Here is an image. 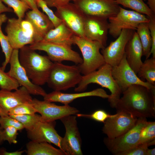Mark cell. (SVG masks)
<instances>
[{"label": "cell", "instance_id": "6da1fadb", "mask_svg": "<svg viewBox=\"0 0 155 155\" xmlns=\"http://www.w3.org/2000/svg\"><path fill=\"white\" fill-rule=\"evenodd\" d=\"M115 108L139 118H154L155 91L144 86H131L122 92Z\"/></svg>", "mask_w": 155, "mask_h": 155}, {"label": "cell", "instance_id": "7a4b0ae2", "mask_svg": "<svg viewBox=\"0 0 155 155\" xmlns=\"http://www.w3.org/2000/svg\"><path fill=\"white\" fill-rule=\"evenodd\" d=\"M20 50L19 62L31 82L39 86L46 83L54 63L48 56L39 54L29 46Z\"/></svg>", "mask_w": 155, "mask_h": 155}, {"label": "cell", "instance_id": "3957f363", "mask_svg": "<svg viewBox=\"0 0 155 155\" xmlns=\"http://www.w3.org/2000/svg\"><path fill=\"white\" fill-rule=\"evenodd\" d=\"M112 67L105 63L97 70L82 75L81 81L75 88V91L84 92L89 84H98L109 90L111 94L108 100L111 106L115 108L122 92L112 76Z\"/></svg>", "mask_w": 155, "mask_h": 155}, {"label": "cell", "instance_id": "277c9868", "mask_svg": "<svg viewBox=\"0 0 155 155\" xmlns=\"http://www.w3.org/2000/svg\"><path fill=\"white\" fill-rule=\"evenodd\" d=\"M74 44L80 50L83 57V62L78 65L84 75L94 71L105 63L103 57L100 50L105 47L100 43L85 38L74 35Z\"/></svg>", "mask_w": 155, "mask_h": 155}, {"label": "cell", "instance_id": "5b68a950", "mask_svg": "<svg viewBox=\"0 0 155 155\" xmlns=\"http://www.w3.org/2000/svg\"><path fill=\"white\" fill-rule=\"evenodd\" d=\"M78 65H68L54 62L46 83L54 91H61L75 87L82 75Z\"/></svg>", "mask_w": 155, "mask_h": 155}, {"label": "cell", "instance_id": "8992f818", "mask_svg": "<svg viewBox=\"0 0 155 155\" xmlns=\"http://www.w3.org/2000/svg\"><path fill=\"white\" fill-rule=\"evenodd\" d=\"M5 30L13 49L19 50L28 44L39 42L32 25L25 19H8Z\"/></svg>", "mask_w": 155, "mask_h": 155}, {"label": "cell", "instance_id": "52a82bcc", "mask_svg": "<svg viewBox=\"0 0 155 155\" xmlns=\"http://www.w3.org/2000/svg\"><path fill=\"white\" fill-rule=\"evenodd\" d=\"M148 122L146 118H139L135 125L127 132L115 138L107 137L104 143L109 151L115 155L128 150L140 144L141 131Z\"/></svg>", "mask_w": 155, "mask_h": 155}, {"label": "cell", "instance_id": "ba28073f", "mask_svg": "<svg viewBox=\"0 0 155 155\" xmlns=\"http://www.w3.org/2000/svg\"><path fill=\"white\" fill-rule=\"evenodd\" d=\"M108 19V33L115 38L118 37L123 29L135 31L140 24L148 22L150 20L149 18L145 15L133 10L126 9L121 6L118 12Z\"/></svg>", "mask_w": 155, "mask_h": 155}, {"label": "cell", "instance_id": "9c48e42d", "mask_svg": "<svg viewBox=\"0 0 155 155\" xmlns=\"http://www.w3.org/2000/svg\"><path fill=\"white\" fill-rule=\"evenodd\" d=\"M29 46L35 51L46 52L49 59L54 62L61 63L66 61L79 64L83 62L80 54L68 45L41 40Z\"/></svg>", "mask_w": 155, "mask_h": 155}, {"label": "cell", "instance_id": "30bf717a", "mask_svg": "<svg viewBox=\"0 0 155 155\" xmlns=\"http://www.w3.org/2000/svg\"><path fill=\"white\" fill-rule=\"evenodd\" d=\"M65 127V132L62 137L61 149L66 155H82V140L74 115L65 116L60 119Z\"/></svg>", "mask_w": 155, "mask_h": 155}, {"label": "cell", "instance_id": "8fae6325", "mask_svg": "<svg viewBox=\"0 0 155 155\" xmlns=\"http://www.w3.org/2000/svg\"><path fill=\"white\" fill-rule=\"evenodd\" d=\"M55 14L76 36L85 38L84 26L86 15L74 3L69 2L56 8Z\"/></svg>", "mask_w": 155, "mask_h": 155}, {"label": "cell", "instance_id": "7c38bea8", "mask_svg": "<svg viewBox=\"0 0 155 155\" xmlns=\"http://www.w3.org/2000/svg\"><path fill=\"white\" fill-rule=\"evenodd\" d=\"M112 76L122 92L133 85H140L153 90L155 86L140 79L128 64L125 53L119 64L112 67Z\"/></svg>", "mask_w": 155, "mask_h": 155}, {"label": "cell", "instance_id": "4fadbf2b", "mask_svg": "<svg viewBox=\"0 0 155 155\" xmlns=\"http://www.w3.org/2000/svg\"><path fill=\"white\" fill-rule=\"evenodd\" d=\"M73 2L86 15L108 19L118 12L120 6L115 0H75Z\"/></svg>", "mask_w": 155, "mask_h": 155}, {"label": "cell", "instance_id": "5bb4252c", "mask_svg": "<svg viewBox=\"0 0 155 155\" xmlns=\"http://www.w3.org/2000/svg\"><path fill=\"white\" fill-rule=\"evenodd\" d=\"M138 118L126 112L117 111V113L104 123L102 131L108 138L112 139L124 134L135 124Z\"/></svg>", "mask_w": 155, "mask_h": 155}, {"label": "cell", "instance_id": "9a60e30c", "mask_svg": "<svg viewBox=\"0 0 155 155\" xmlns=\"http://www.w3.org/2000/svg\"><path fill=\"white\" fill-rule=\"evenodd\" d=\"M32 104L37 113L40 115L42 120L44 121H55L66 116L76 115L79 112L77 108L69 105L59 106L53 102L35 98L33 99Z\"/></svg>", "mask_w": 155, "mask_h": 155}, {"label": "cell", "instance_id": "2e32d148", "mask_svg": "<svg viewBox=\"0 0 155 155\" xmlns=\"http://www.w3.org/2000/svg\"><path fill=\"white\" fill-rule=\"evenodd\" d=\"M19 50L13 49L9 63L10 68L7 72L15 79L19 85L25 87L30 94L40 95L43 97L47 94L40 86L35 85L30 80L19 59Z\"/></svg>", "mask_w": 155, "mask_h": 155}, {"label": "cell", "instance_id": "e0dca14e", "mask_svg": "<svg viewBox=\"0 0 155 155\" xmlns=\"http://www.w3.org/2000/svg\"><path fill=\"white\" fill-rule=\"evenodd\" d=\"M135 31L129 29H123L115 40L102 49L101 54L106 63L112 67L119 64L125 53L126 44Z\"/></svg>", "mask_w": 155, "mask_h": 155}, {"label": "cell", "instance_id": "ac0fdd59", "mask_svg": "<svg viewBox=\"0 0 155 155\" xmlns=\"http://www.w3.org/2000/svg\"><path fill=\"white\" fill-rule=\"evenodd\" d=\"M107 20L102 17L86 15L84 26L85 38L98 42L105 47L109 28Z\"/></svg>", "mask_w": 155, "mask_h": 155}, {"label": "cell", "instance_id": "d6986e66", "mask_svg": "<svg viewBox=\"0 0 155 155\" xmlns=\"http://www.w3.org/2000/svg\"><path fill=\"white\" fill-rule=\"evenodd\" d=\"M55 121H40L32 130L27 131L28 137L33 141L53 144L61 149L62 137L55 129Z\"/></svg>", "mask_w": 155, "mask_h": 155}, {"label": "cell", "instance_id": "ffe728a7", "mask_svg": "<svg viewBox=\"0 0 155 155\" xmlns=\"http://www.w3.org/2000/svg\"><path fill=\"white\" fill-rule=\"evenodd\" d=\"M32 100L28 90L22 86L14 92L0 90V106L7 113L11 109L18 105L32 103Z\"/></svg>", "mask_w": 155, "mask_h": 155}, {"label": "cell", "instance_id": "44dd1931", "mask_svg": "<svg viewBox=\"0 0 155 155\" xmlns=\"http://www.w3.org/2000/svg\"><path fill=\"white\" fill-rule=\"evenodd\" d=\"M95 96L104 98H108L110 95L107 94L103 89H96L87 92H81L75 93H67L61 91H53L46 94L43 97L44 100L51 102H59L64 105H69L75 99L80 98Z\"/></svg>", "mask_w": 155, "mask_h": 155}, {"label": "cell", "instance_id": "7402d4cb", "mask_svg": "<svg viewBox=\"0 0 155 155\" xmlns=\"http://www.w3.org/2000/svg\"><path fill=\"white\" fill-rule=\"evenodd\" d=\"M25 16L32 25L39 41L42 40L47 33L54 28L48 17L39 9L27 11Z\"/></svg>", "mask_w": 155, "mask_h": 155}, {"label": "cell", "instance_id": "603a6c76", "mask_svg": "<svg viewBox=\"0 0 155 155\" xmlns=\"http://www.w3.org/2000/svg\"><path fill=\"white\" fill-rule=\"evenodd\" d=\"M125 51L128 64L137 74L143 63L141 60L143 49L139 36L135 31L127 43Z\"/></svg>", "mask_w": 155, "mask_h": 155}, {"label": "cell", "instance_id": "cb8c5ba5", "mask_svg": "<svg viewBox=\"0 0 155 155\" xmlns=\"http://www.w3.org/2000/svg\"><path fill=\"white\" fill-rule=\"evenodd\" d=\"M74 35L72 31L63 21L57 26L50 30L42 40L71 46L74 44L73 37Z\"/></svg>", "mask_w": 155, "mask_h": 155}, {"label": "cell", "instance_id": "d4e9b609", "mask_svg": "<svg viewBox=\"0 0 155 155\" xmlns=\"http://www.w3.org/2000/svg\"><path fill=\"white\" fill-rule=\"evenodd\" d=\"M28 155H66L61 149H57L47 142L31 141L26 145Z\"/></svg>", "mask_w": 155, "mask_h": 155}, {"label": "cell", "instance_id": "484cf974", "mask_svg": "<svg viewBox=\"0 0 155 155\" xmlns=\"http://www.w3.org/2000/svg\"><path fill=\"white\" fill-rule=\"evenodd\" d=\"M136 30L142 45L143 55L145 56L147 59L151 55L150 51L152 44V40L148 22L140 24Z\"/></svg>", "mask_w": 155, "mask_h": 155}, {"label": "cell", "instance_id": "4316f807", "mask_svg": "<svg viewBox=\"0 0 155 155\" xmlns=\"http://www.w3.org/2000/svg\"><path fill=\"white\" fill-rule=\"evenodd\" d=\"M6 15L4 13L0 14V44L2 50L5 56V60L2 64L1 68L4 71L9 62L13 49L11 46L7 35H5L2 30V25L8 20Z\"/></svg>", "mask_w": 155, "mask_h": 155}, {"label": "cell", "instance_id": "83f0119b", "mask_svg": "<svg viewBox=\"0 0 155 155\" xmlns=\"http://www.w3.org/2000/svg\"><path fill=\"white\" fill-rule=\"evenodd\" d=\"M119 5L131 9L133 11L145 15L149 18L155 16L152 10L143 0H115Z\"/></svg>", "mask_w": 155, "mask_h": 155}, {"label": "cell", "instance_id": "f1b7e54d", "mask_svg": "<svg viewBox=\"0 0 155 155\" xmlns=\"http://www.w3.org/2000/svg\"><path fill=\"white\" fill-rule=\"evenodd\" d=\"M139 78L145 79L148 83L155 86V58L146 59L143 63L137 74Z\"/></svg>", "mask_w": 155, "mask_h": 155}, {"label": "cell", "instance_id": "f546056e", "mask_svg": "<svg viewBox=\"0 0 155 155\" xmlns=\"http://www.w3.org/2000/svg\"><path fill=\"white\" fill-rule=\"evenodd\" d=\"M9 116L20 122L27 131L32 130L38 122L42 120L40 115L36 113Z\"/></svg>", "mask_w": 155, "mask_h": 155}, {"label": "cell", "instance_id": "4dcf8cb0", "mask_svg": "<svg viewBox=\"0 0 155 155\" xmlns=\"http://www.w3.org/2000/svg\"><path fill=\"white\" fill-rule=\"evenodd\" d=\"M7 5L9 7L13 9L18 18L22 19L29 9V6L25 3L20 0H1Z\"/></svg>", "mask_w": 155, "mask_h": 155}, {"label": "cell", "instance_id": "1f68e13d", "mask_svg": "<svg viewBox=\"0 0 155 155\" xmlns=\"http://www.w3.org/2000/svg\"><path fill=\"white\" fill-rule=\"evenodd\" d=\"M154 140L155 122L148 121L141 131L140 144L147 143L149 146L150 143Z\"/></svg>", "mask_w": 155, "mask_h": 155}, {"label": "cell", "instance_id": "d6a6232c", "mask_svg": "<svg viewBox=\"0 0 155 155\" xmlns=\"http://www.w3.org/2000/svg\"><path fill=\"white\" fill-rule=\"evenodd\" d=\"M20 86L17 82L4 72L0 67V88L1 89L11 91L16 90Z\"/></svg>", "mask_w": 155, "mask_h": 155}, {"label": "cell", "instance_id": "836d02e7", "mask_svg": "<svg viewBox=\"0 0 155 155\" xmlns=\"http://www.w3.org/2000/svg\"><path fill=\"white\" fill-rule=\"evenodd\" d=\"M36 5L38 8H40L43 12L48 17L52 22L54 28L60 24L63 21L57 17L48 6L44 0H36Z\"/></svg>", "mask_w": 155, "mask_h": 155}, {"label": "cell", "instance_id": "e575fe53", "mask_svg": "<svg viewBox=\"0 0 155 155\" xmlns=\"http://www.w3.org/2000/svg\"><path fill=\"white\" fill-rule=\"evenodd\" d=\"M36 112L32 103L18 105L11 109L8 112L9 116L24 114H33Z\"/></svg>", "mask_w": 155, "mask_h": 155}, {"label": "cell", "instance_id": "d590c367", "mask_svg": "<svg viewBox=\"0 0 155 155\" xmlns=\"http://www.w3.org/2000/svg\"><path fill=\"white\" fill-rule=\"evenodd\" d=\"M79 117H83L90 118L96 121L104 123L108 118L113 115H110L103 110H97L91 114H83L77 113L76 114Z\"/></svg>", "mask_w": 155, "mask_h": 155}, {"label": "cell", "instance_id": "8d00e7d4", "mask_svg": "<svg viewBox=\"0 0 155 155\" xmlns=\"http://www.w3.org/2000/svg\"><path fill=\"white\" fill-rule=\"evenodd\" d=\"M18 131L16 128L12 126L7 127L3 128L2 132L3 141H6L10 144L17 143Z\"/></svg>", "mask_w": 155, "mask_h": 155}, {"label": "cell", "instance_id": "74e56055", "mask_svg": "<svg viewBox=\"0 0 155 155\" xmlns=\"http://www.w3.org/2000/svg\"><path fill=\"white\" fill-rule=\"evenodd\" d=\"M0 126L3 129L7 127H13L18 130L24 128L23 125L20 122L9 115L0 117Z\"/></svg>", "mask_w": 155, "mask_h": 155}, {"label": "cell", "instance_id": "f35d334b", "mask_svg": "<svg viewBox=\"0 0 155 155\" xmlns=\"http://www.w3.org/2000/svg\"><path fill=\"white\" fill-rule=\"evenodd\" d=\"M148 147L149 146L147 143L140 144L121 153L119 155H146Z\"/></svg>", "mask_w": 155, "mask_h": 155}, {"label": "cell", "instance_id": "ab89813d", "mask_svg": "<svg viewBox=\"0 0 155 155\" xmlns=\"http://www.w3.org/2000/svg\"><path fill=\"white\" fill-rule=\"evenodd\" d=\"M149 18L150 20L148 24L152 40L150 54L155 58V16Z\"/></svg>", "mask_w": 155, "mask_h": 155}, {"label": "cell", "instance_id": "60d3db41", "mask_svg": "<svg viewBox=\"0 0 155 155\" xmlns=\"http://www.w3.org/2000/svg\"><path fill=\"white\" fill-rule=\"evenodd\" d=\"M49 7L57 8L75 0H44Z\"/></svg>", "mask_w": 155, "mask_h": 155}, {"label": "cell", "instance_id": "b9f144b4", "mask_svg": "<svg viewBox=\"0 0 155 155\" xmlns=\"http://www.w3.org/2000/svg\"><path fill=\"white\" fill-rule=\"evenodd\" d=\"M25 150L9 152L3 149H0V155H22Z\"/></svg>", "mask_w": 155, "mask_h": 155}, {"label": "cell", "instance_id": "7bdbcfd3", "mask_svg": "<svg viewBox=\"0 0 155 155\" xmlns=\"http://www.w3.org/2000/svg\"><path fill=\"white\" fill-rule=\"evenodd\" d=\"M26 4L31 10L38 9L36 4V0H20Z\"/></svg>", "mask_w": 155, "mask_h": 155}, {"label": "cell", "instance_id": "ee69618b", "mask_svg": "<svg viewBox=\"0 0 155 155\" xmlns=\"http://www.w3.org/2000/svg\"><path fill=\"white\" fill-rule=\"evenodd\" d=\"M13 11V10L12 9L5 6L2 1L0 0V14L4 12H11Z\"/></svg>", "mask_w": 155, "mask_h": 155}, {"label": "cell", "instance_id": "f6af8a7d", "mask_svg": "<svg viewBox=\"0 0 155 155\" xmlns=\"http://www.w3.org/2000/svg\"><path fill=\"white\" fill-rule=\"evenodd\" d=\"M147 0L148 6L153 12L155 14V0Z\"/></svg>", "mask_w": 155, "mask_h": 155}, {"label": "cell", "instance_id": "bcb514c9", "mask_svg": "<svg viewBox=\"0 0 155 155\" xmlns=\"http://www.w3.org/2000/svg\"><path fill=\"white\" fill-rule=\"evenodd\" d=\"M155 148H153L152 149H147V151L146 155H155Z\"/></svg>", "mask_w": 155, "mask_h": 155}, {"label": "cell", "instance_id": "7dc6e473", "mask_svg": "<svg viewBox=\"0 0 155 155\" xmlns=\"http://www.w3.org/2000/svg\"><path fill=\"white\" fill-rule=\"evenodd\" d=\"M9 115L8 113L3 110L0 106V116Z\"/></svg>", "mask_w": 155, "mask_h": 155}, {"label": "cell", "instance_id": "c3c4849f", "mask_svg": "<svg viewBox=\"0 0 155 155\" xmlns=\"http://www.w3.org/2000/svg\"><path fill=\"white\" fill-rule=\"evenodd\" d=\"M3 129L0 126V145L2 142L3 141L2 137V132Z\"/></svg>", "mask_w": 155, "mask_h": 155}, {"label": "cell", "instance_id": "681fc988", "mask_svg": "<svg viewBox=\"0 0 155 155\" xmlns=\"http://www.w3.org/2000/svg\"><path fill=\"white\" fill-rule=\"evenodd\" d=\"M143 0L144 1H146V0Z\"/></svg>", "mask_w": 155, "mask_h": 155}, {"label": "cell", "instance_id": "f907efd6", "mask_svg": "<svg viewBox=\"0 0 155 155\" xmlns=\"http://www.w3.org/2000/svg\"><path fill=\"white\" fill-rule=\"evenodd\" d=\"M0 117H1V116H0Z\"/></svg>", "mask_w": 155, "mask_h": 155}]
</instances>
